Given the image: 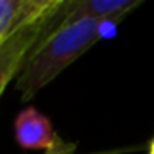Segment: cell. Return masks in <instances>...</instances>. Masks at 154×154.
Returning <instances> with one entry per match:
<instances>
[{"label": "cell", "instance_id": "1", "mask_svg": "<svg viewBox=\"0 0 154 154\" xmlns=\"http://www.w3.org/2000/svg\"><path fill=\"white\" fill-rule=\"evenodd\" d=\"M104 23L109 22L100 18H79L41 36L16 77V88L22 93V100L34 99L38 91L70 66V63L91 48L102 36Z\"/></svg>", "mask_w": 154, "mask_h": 154}, {"label": "cell", "instance_id": "2", "mask_svg": "<svg viewBox=\"0 0 154 154\" xmlns=\"http://www.w3.org/2000/svg\"><path fill=\"white\" fill-rule=\"evenodd\" d=\"M142 2L143 0H65L43 22L45 31L41 36H47L59 25L79 18H100L106 22H118Z\"/></svg>", "mask_w": 154, "mask_h": 154}, {"label": "cell", "instance_id": "3", "mask_svg": "<svg viewBox=\"0 0 154 154\" xmlns=\"http://www.w3.org/2000/svg\"><path fill=\"white\" fill-rule=\"evenodd\" d=\"M45 31V23H36L31 27H23L9 34L0 43V97L5 91V86L13 77H18L27 56L36 47L41 34Z\"/></svg>", "mask_w": 154, "mask_h": 154}, {"label": "cell", "instance_id": "4", "mask_svg": "<svg viewBox=\"0 0 154 154\" xmlns=\"http://www.w3.org/2000/svg\"><path fill=\"white\" fill-rule=\"evenodd\" d=\"M14 138L23 149L50 151L61 143V138L52 127V122L34 108L23 109L14 120Z\"/></svg>", "mask_w": 154, "mask_h": 154}, {"label": "cell", "instance_id": "5", "mask_svg": "<svg viewBox=\"0 0 154 154\" xmlns=\"http://www.w3.org/2000/svg\"><path fill=\"white\" fill-rule=\"evenodd\" d=\"M63 2L65 0H27V4H25L23 11L20 14V20H18L14 31L45 22Z\"/></svg>", "mask_w": 154, "mask_h": 154}, {"label": "cell", "instance_id": "6", "mask_svg": "<svg viewBox=\"0 0 154 154\" xmlns=\"http://www.w3.org/2000/svg\"><path fill=\"white\" fill-rule=\"evenodd\" d=\"M27 0H0V43L14 32Z\"/></svg>", "mask_w": 154, "mask_h": 154}, {"label": "cell", "instance_id": "7", "mask_svg": "<svg viewBox=\"0 0 154 154\" xmlns=\"http://www.w3.org/2000/svg\"><path fill=\"white\" fill-rule=\"evenodd\" d=\"M75 151H77V145H75V143L61 140V143H59V145H56L54 149L47 151L45 154H75Z\"/></svg>", "mask_w": 154, "mask_h": 154}, {"label": "cell", "instance_id": "8", "mask_svg": "<svg viewBox=\"0 0 154 154\" xmlns=\"http://www.w3.org/2000/svg\"><path fill=\"white\" fill-rule=\"evenodd\" d=\"M149 154H154V140H152V143H151V149H149Z\"/></svg>", "mask_w": 154, "mask_h": 154}]
</instances>
